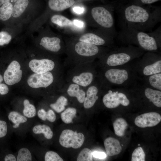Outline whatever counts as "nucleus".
I'll return each mask as SVG.
<instances>
[{
    "label": "nucleus",
    "mask_w": 161,
    "mask_h": 161,
    "mask_svg": "<svg viewBox=\"0 0 161 161\" xmlns=\"http://www.w3.org/2000/svg\"><path fill=\"white\" fill-rule=\"evenodd\" d=\"M112 5L118 16L120 26L150 32L161 21V10L159 7H145L132 2Z\"/></svg>",
    "instance_id": "f257e3e1"
},
{
    "label": "nucleus",
    "mask_w": 161,
    "mask_h": 161,
    "mask_svg": "<svg viewBox=\"0 0 161 161\" xmlns=\"http://www.w3.org/2000/svg\"><path fill=\"white\" fill-rule=\"evenodd\" d=\"M66 46V65L72 67L76 65L92 62L98 59L112 48L98 46L75 39L64 34L62 35Z\"/></svg>",
    "instance_id": "f03ea898"
},
{
    "label": "nucleus",
    "mask_w": 161,
    "mask_h": 161,
    "mask_svg": "<svg viewBox=\"0 0 161 161\" xmlns=\"http://www.w3.org/2000/svg\"><path fill=\"white\" fill-rule=\"evenodd\" d=\"M120 26V30L117 33L116 38L123 44L136 46L145 52L161 53V26L149 32Z\"/></svg>",
    "instance_id": "7ed1b4c3"
},
{
    "label": "nucleus",
    "mask_w": 161,
    "mask_h": 161,
    "mask_svg": "<svg viewBox=\"0 0 161 161\" xmlns=\"http://www.w3.org/2000/svg\"><path fill=\"white\" fill-rule=\"evenodd\" d=\"M133 63L121 66L98 67L97 78L102 86L131 89L137 80Z\"/></svg>",
    "instance_id": "20e7f679"
},
{
    "label": "nucleus",
    "mask_w": 161,
    "mask_h": 161,
    "mask_svg": "<svg viewBox=\"0 0 161 161\" xmlns=\"http://www.w3.org/2000/svg\"><path fill=\"white\" fill-rule=\"evenodd\" d=\"M145 52L140 47L134 45L116 46L96 62L98 68L123 66L132 64Z\"/></svg>",
    "instance_id": "39448f33"
},
{
    "label": "nucleus",
    "mask_w": 161,
    "mask_h": 161,
    "mask_svg": "<svg viewBox=\"0 0 161 161\" xmlns=\"http://www.w3.org/2000/svg\"><path fill=\"white\" fill-rule=\"evenodd\" d=\"M114 11L112 5L92 6L88 8L85 13V21L89 27L116 38L117 32L115 27Z\"/></svg>",
    "instance_id": "423d86ee"
},
{
    "label": "nucleus",
    "mask_w": 161,
    "mask_h": 161,
    "mask_svg": "<svg viewBox=\"0 0 161 161\" xmlns=\"http://www.w3.org/2000/svg\"><path fill=\"white\" fill-rule=\"evenodd\" d=\"M98 68L96 61L76 65L68 70L64 79L86 89L97 79Z\"/></svg>",
    "instance_id": "0eeeda50"
},
{
    "label": "nucleus",
    "mask_w": 161,
    "mask_h": 161,
    "mask_svg": "<svg viewBox=\"0 0 161 161\" xmlns=\"http://www.w3.org/2000/svg\"><path fill=\"white\" fill-rule=\"evenodd\" d=\"M133 65L137 79L161 73V53L145 52Z\"/></svg>",
    "instance_id": "6e6552de"
},
{
    "label": "nucleus",
    "mask_w": 161,
    "mask_h": 161,
    "mask_svg": "<svg viewBox=\"0 0 161 161\" xmlns=\"http://www.w3.org/2000/svg\"><path fill=\"white\" fill-rule=\"evenodd\" d=\"M39 28L40 30L37 38L39 45L42 48L47 51L56 55L65 53V44L62 35L52 31L48 25L44 28L41 27Z\"/></svg>",
    "instance_id": "1a4fd4ad"
},
{
    "label": "nucleus",
    "mask_w": 161,
    "mask_h": 161,
    "mask_svg": "<svg viewBox=\"0 0 161 161\" xmlns=\"http://www.w3.org/2000/svg\"><path fill=\"white\" fill-rule=\"evenodd\" d=\"M130 90L102 86V103L105 107L110 109L116 108L120 106L127 107L131 103L127 95Z\"/></svg>",
    "instance_id": "9d476101"
},
{
    "label": "nucleus",
    "mask_w": 161,
    "mask_h": 161,
    "mask_svg": "<svg viewBox=\"0 0 161 161\" xmlns=\"http://www.w3.org/2000/svg\"><path fill=\"white\" fill-rule=\"evenodd\" d=\"M67 35L76 40L98 46L110 48L116 46L114 37L96 29Z\"/></svg>",
    "instance_id": "9b49d317"
},
{
    "label": "nucleus",
    "mask_w": 161,
    "mask_h": 161,
    "mask_svg": "<svg viewBox=\"0 0 161 161\" xmlns=\"http://www.w3.org/2000/svg\"><path fill=\"white\" fill-rule=\"evenodd\" d=\"M48 19L52 24L59 29L64 30L65 33L63 34L73 35L81 33L85 31V29L76 27L73 20L58 13L52 15Z\"/></svg>",
    "instance_id": "f8f14e48"
},
{
    "label": "nucleus",
    "mask_w": 161,
    "mask_h": 161,
    "mask_svg": "<svg viewBox=\"0 0 161 161\" xmlns=\"http://www.w3.org/2000/svg\"><path fill=\"white\" fill-rule=\"evenodd\" d=\"M85 140L84 134L71 130L66 129L62 132L59 138V142L63 147L77 149L80 147Z\"/></svg>",
    "instance_id": "ddd939ff"
},
{
    "label": "nucleus",
    "mask_w": 161,
    "mask_h": 161,
    "mask_svg": "<svg viewBox=\"0 0 161 161\" xmlns=\"http://www.w3.org/2000/svg\"><path fill=\"white\" fill-rule=\"evenodd\" d=\"M131 89L142 94L149 102L158 108L161 107V91L154 89L137 79Z\"/></svg>",
    "instance_id": "4468645a"
},
{
    "label": "nucleus",
    "mask_w": 161,
    "mask_h": 161,
    "mask_svg": "<svg viewBox=\"0 0 161 161\" xmlns=\"http://www.w3.org/2000/svg\"><path fill=\"white\" fill-rule=\"evenodd\" d=\"M55 78L54 75L51 72L35 73L29 77L27 82L28 85L33 88H46L54 83Z\"/></svg>",
    "instance_id": "2eb2a0df"
},
{
    "label": "nucleus",
    "mask_w": 161,
    "mask_h": 161,
    "mask_svg": "<svg viewBox=\"0 0 161 161\" xmlns=\"http://www.w3.org/2000/svg\"><path fill=\"white\" fill-rule=\"evenodd\" d=\"M76 2L75 0H47L46 10L42 16L45 19H48L52 15L71 7Z\"/></svg>",
    "instance_id": "dca6fc26"
},
{
    "label": "nucleus",
    "mask_w": 161,
    "mask_h": 161,
    "mask_svg": "<svg viewBox=\"0 0 161 161\" xmlns=\"http://www.w3.org/2000/svg\"><path fill=\"white\" fill-rule=\"evenodd\" d=\"M102 86L97 78L95 80L86 90V95L83 103L84 108L89 109L93 107L99 98Z\"/></svg>",
    "instance_id": "f3484780"
},
{
    "label": "nucleus",
    "mask_w": 161,
    "mask_h": 161,
    "mask_svg": "<svg viewBox=\"0 0 161 161\" xmlns=\"http://www.w3.org/2000/svg\"><path fill=\"white\" fill-rule=\"evenodd\" d=\"M58 64L56 61L51 59L44 58L40 59H33L31 60L29 66L35 73H42L54 70Z\"/></svg>",
    "instance_id": "a211bd4d"
},
{
    "label": "nucleus",
    "mask_w": 161,
    "mask_h": 161,
    "mask_svg": "<svg viewBox=\"0 0 161 161\" xmlns=\"http://www.w3.org/2000/svg\"><path fill=\"white\" fill-rule=\"evenodd\" d=\"M18 61H13L8 66L4 75L5 83L9 85H12L20 82L21 79L22 71Z\"/></svg>",
    "instance_id": "6ab92c4d"
},
{
    "label": "nucleus",
    "mask_w": 161,
    "mask_h": 161,
    "mask_svg": "<svg viewBox=\"0 0 161 161\" xmlns=\"http://www.w3.org/2000/svg\"><path fill=\"white\" fill-rule=\"evenodd\" d=\"M86 90L79 85L65 82L60 91L70 97L76 99L78 102L83 104L86 95Z\"/></svg>",
    "instance_id": "aec40b11"
},
{
    "label": "nucleus",
    "mask_w": 161,
    "mask_h": 161,
    "mask_svg": "<svg viewBox=\"0 0 161 161\" xmlns=\"http://www.w3.org/2000/svg\"><path fill=\"white\" fill-rule=\"evenodd\" d=\"M161 116L158 113L151 112L144 113L136 117L134 123L142 128L155 126L160 123Z\"/></svg>",
    "instance_id": "412c9836"
},
{
    "label": "nucleus",
    "mask_w": 161,
    "mask_h": 161,
    "mask_svg": "<svg viewBox=\"0 0 161 161\" xmlns=\"http://www.w3.org/2000/svg\"><path fill=\"white\" fill-rule=\"evenodd\" d=\"M32 0H18L13 5L11 18L8 25L17 21L28 10L32 4Z\"/></svg>",
    "instance_id": "4be33fe9"
},
{
    "label": "nucleus",
    "mask_w": 161,
    "mask_h": 161,
    "mask_svg": "<svg viewBox=\"0 0 161 161\" xmlns=\"http://www.w3.org/2000/svg\"><path fill=\"white\" fill-rule=\"evenodd\" d=\"M104 144L107 155L112 156L120 153L122 149L120 142L117 139L109 137L105 139Z\"/></svg>",
    "instance_id": "5701e85b"
},
{
    "label": "nucleus",
    "mask_w": 161,
    "mask_h": 161,
    "mask_svg": "<svg viewBox=\"0 0 161 161\" xmlns=\"http://www.w3.org/2000/svg\"><path fill=\"white\" fill-rule=\"evenodd\" d=\"M13 4L7 2L0 7V21L6 26L9 25L12 16Z\"/></svg>",
    "instance_id": "b1692460"
},
{
    "label": "nucleus",
    "mask_w": 161,
    "mask_h": 161,
    "mask_svg": "<svg viewBox=\"0 0 161 161\" xmlns=\"http://www.w3.org/2000/svg\"><path fill=\"white\" fill-rule=\"evenodd\" d=\"M139 79L152 88L161 91V73L155 74Z\"/></svg>",
    "instance_id": "393cba45"
},
{
    "label": "nucleus",
    "mask_w": 161,
    "mask_h": 161,
    "mask_svg": "<svg viewBox=\"0 0 161 161\" xmlns=\"http://www.w3.org/2000/svg\"><path fill=\"white\" fill-rule=\"evenodd\" d=\"M13 25L6 26L0 31V46L8 44L16 35Z\"/></svg>",
    "instance_id": "a878e982"
},
{
    "label": "nucleus",
    "mask_w": 161,
    "mask_h": 161,
    "mask_svg": "<svg viewBox=\"0 0 161 161\" xmlns=\"http://www.w3.org/2000/svg\"><path fill=\"white\" fill-rule=\"evenodd\" d=\"M68 104V100L64 95L59 96L56 101L50 104V106L57 113H59L64 111L65 106Z\"/></svg>",
    "instance_id": "bb28decb"
},
{
    "label": "nucleus",
    "mask_w": 161,
    "mask_h": 161,
    "mask_svg": "<svg viewBox=\"0 0 161 161\" xmlns=\"http://www.w3.org/2000/svg\"><path fill=\"white\" fill-rule=\"evenodd\" d=\"M8 118L14 125L13 128H17L19 127L20 124L24 123L27 120V117L16 111H11L8 114Z\"/></svg>",
    "instance_id": "cd10ccee"
},
{
    "label": "nucleus",
    "mask_w": 161,
    "mask_h": 161,
    "mask_svg": "<svg viewBox=\"0 0 161 161\" xmlns=\"http://www.w3.org/2000/svg\"><path fill=\"white\" fill-rule=\"evenodd\" d=\"M113 127L115 134L119 136H123L128 126L126 120L122 118H117L114 122Z\"/></svg>",
    "instance_id": "c85d7f7f"
},
{
    "label": "nucleus",
    "mask_w": 161,
    "mask_h": 161,
    "mask_svg": "<svg viewBox=\"0 0 161 161\" xmlns=\"http://www.w3.org/2000/svg\"><path fill=\"white\" fill-rule=\"evenodd\" d=\"M32 130L35 134H43L45 137L48 140L52 139L53 136V132L50 128L46 125H36L33 127Z\"/></svg>",
    "instance_id": "c756f323"
},
{
    "label": "nucleus",
    "mask_w": 161,
    "mask_h": 161,
    "mask_svg": "<svg viewBox=\"0 0 161 161\" xmlns=\"http://www.w3.org/2000/svg\"><path fill=\"white\" fill-rule=\"evenodd\" d=\"M76 112L77 110L75 108H67L61 114V120L66 124H69L72 123L73 119L75 116Z\"/></svg>",
    "instance_id": "7c9ffc66"
},
{
    "label": "nucleus",
    "mask_w": 161,
    "mask_h": 161,
    "mask_svg": "<svg viewBox=\"0 0 161 161\" xmlns=\"http://www.w3.org/2000/svg\"><path fill=\"white\" fill-rule=\"evenodd\" d=\"M37 114L38 117L43 121L47 120L51 122H53L56 119L55 114L51 109L46 112L44 109H41L38 111Z\"/></svg>",
    "instance_id": "2f4dec72"
},
{
    "label": "nucleus",
    "mask_w": 161,
    "mask_h": 161,
    "mask_svg": "<svg viewBox=\"0 0 161 161\" xmlns=\"http://www.w3.org/2000/svg\"><path fill=\"white\" fill-rule=\"evenodd\" d=\"M24 109L23 114L24 116L28 118L34 117L36 114V110L35 106L31 104L28 100H25L24 101Z\"/></svg>",
    "instance_id": "473e14b6"
},
{
    "label": "nucleus",
    "mask_w": 161,
    "mask_h": 161,
    "mask_svg": "<svg viewBox=\"0 0 161 161\" xmlns=\"http://www.w3.org/2000/svg\"><path fill=\"white\" fill-rule=\"evenodd\" d=\"M17 161H31L32 156L29 150L26 148H20L18 151L17 157Z\"/></svg>",
    "instance_id": "72a5a7b5"
},
{
    "label": "nucleus",
    "mask_w": 161,
    "mask_h": 161,
    "mask_svg": "<svg viewBox=\"0 0 161 161\" xmlns=\"http://www.w3.org/2000/svg\"><path fill=\"white\" fill-rule=\"evenodd\" d=\"M93 160L92 152L88 148L83 149L79 153L77 159V161H92Z\"/></svg>",
    "instance_id": "f704fd0d"
},
{
    "label": "nucleus",
    "mask_w": 161,
    "mask_h": 161,
    "mask_svg": "<svg viewBox=\"0 0 161 161\" xmlns=\"http://www.w3.org/2000/svg\"><path fill=\"white\" fill-rule=\"evenodd\" d=\"M131 161H145V154L141 147H138L133 151L131 156Z\"/></svg>",
    "instance_id": "c9c22d12"
},
{
    "label": "nucleus",
    "mask_w": 161,
    "mask_h": 161,
    "mask_svg": "<svg viewBox=\"0 0 161 161\" xmlns=\"http://www.w3.org/2000/svg\"><path fill=\"white\" fill-rule=\"evenodd\" d=\"M45 161H63V160L56 152L52 151H48L44 156Z\"/></svg>",
    "instance_id": "e433bc0d"
},
{
    "label": "nucleus",
    "mask_w": 161,
    "mask_h": 161,
    "mask_svg": "<svg viewBox=\"0 0 161 161\" xmlns=\"http://www.w3.org/2000/svg\"><path fill=\"white\" fill-rule=\"evenodd\" d=\"M7 127L6 122L0 120V138L5 136L7 133Z\"/></svg>",
    "instance_id": "4c0bfd02"
},
{
    "label": "nucleus",
    "mask_w": 161,
    "mask_h": 161,
    "mask_svg": "<svg viewBox=\"0 0 161 161\" xmlns=\"http://www.w3.org/2000/svg\"><path fill=\"white\" fill-rule=\"evenodd\" d=\"M159 0H133L132 2L139 5L150 4L159 1Z\"/></svg>",
    "instance_id": "58836bf2"
},
{
    "label": "nucleus",
    "mask_w": 161,
    "mask_h": 161,
    "mask_svg": "<svg viewBox=\"0 0 161 161\" xmlns=\"http://www.w3.org/2000/svg\"><path fill=\"white\" fill-rule=\"evenodd\" d=\"M92 156L95 157L100 159H103L106 157V155L104 152L95 151L92 153Z\"/></svg>",
    "instance_id": "ea45409f"
},
{
    "label": "nucleus",
    "mask_w": 161,
    "mask_h": 161,
    "mask_svg": "<svg viewBox=\"0 0 161 161\" xmlns=\"http://www.w3.org/2000/svg\"><path fill=\"white\" fill-rule=\"evenodd\" d=\"M74 24L77 27L85 29V23L82 20L75 19L73 20Z\"/></svg>",
    "instance_id": "a19ab883"
},
{
    "label": "nucleus",
    "mask_w": 161,
    "mask_h": 161,
    "mask_svg": "<svg viewBox=\"0 0 161 161\" xmlns=\"http://www.w3.org/2000/svg\"><path fill=\"white\" fill-rule=\"evenodd\" d=\"M9 92L7 86L4 83H0V94L2 95L7 94Z\"/></svg>",
    "instance_id": "79ce46f5"
},
{
    "label": "nucleus",
    "mask_w": 161,
    "mask_h": 161,
    "mask_svg": "<svg viewBox=\"0 0 161 161\" xmlns=\"http://www.w3.org/2000/svg\"><path fill=\"white\" fill-rule=\"evenodd\" d=\"M73 11L75 13L78 14H83L85 11L83 7L77 6L73 7Z\"/></svg>",
    "instance_id": "37998d69"
},
{
    "label": "nucleus",
    "mask_w": 161,
    "mask_h": 161,
    "mask_svg": "<svg viewBox=\"0 0 161 161\" xmlns=\"http://www.w3.org/2000/svg\"><path fill=\"white\" fill-rule=\"evenodd\" d=\"M5 161H16L17 159L15 157L13 154H9L6 155L4 158Z\"/></svg>",
    "instance_id": "c03bdc74"
},
{
    "label": "nucleus",
    "mask_w": 161,
    "mask_h": 161,
    "mask_svg": "<svg viewBox=\"0 0 161 161\" xmlns=\"http://www.w3.org/2000/svg\"><path fill=\"white\" fill-rule=\"evenodd\" d=\"M3 78L2 76L0 74V83L3 81Z\"/></svg>",
    "instance_id": "a18cd8bd"
},
{
    "label": "nucleus",
    "mask_w": 161,
    "mask_h": 161,
    "mask_svg": "<svg viewBox=\"0 0 161 161\" xmlns=\"http://www.w3.org/2000/svg\"><path fill=\"white\" fill-rule=\"evenodd\" d=\"M99 0L101 1H102L103 2H104V0Z\"/></svg>",
    "instance_id": "49530a36"
},
{
    "label": "nucleus",
    "mask_w": 161,
    "mask_h": 161,
    "mask_svg": "<svg viewBox=\"0 0 161 161\" xmlns=\"http://www.w3.org/2000/svg\"><path fill=\"white\" fill-rule=\"evenodd\" d=\"M14 1H15V2H16V1H18V0H14Z\"/></svg>",
    "instance_id": "de8ad7c7"
}]
</instances>
